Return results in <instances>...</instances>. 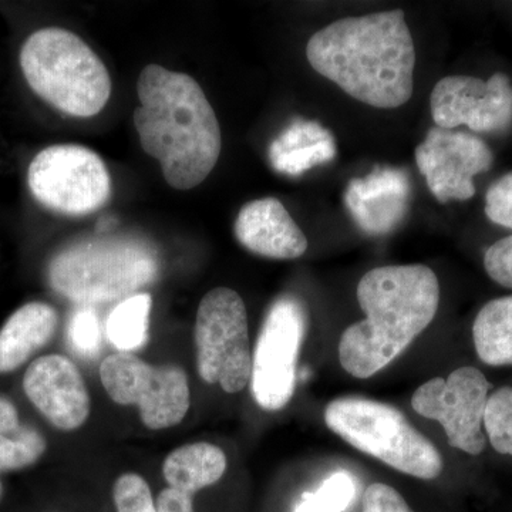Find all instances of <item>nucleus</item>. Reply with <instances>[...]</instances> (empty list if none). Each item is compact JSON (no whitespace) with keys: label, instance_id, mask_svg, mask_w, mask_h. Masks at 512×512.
Returning <instances> with one entry per match:
<instances>
[{"label":"nucleus","instance_id":"4468645a","mask_svg":"<svg viewBox=\"0 0 512 512\" xmlns=\"http://www.w3.org/2000/svg\"><path fill=\"white\" fill-rule=\"evenodd\" d=\"M23 390L56 429L74 431L89 419L92 410L89 390L79 367L69 357H37L23 376Z\"/></svg>","mask_w":512,"mask_h":512},{"label":"nucleus","instance_id":"aec40b11","mask_svg":"<svg viewBox=\"0 0 512 512\" xmlns=\"http://www.w3.org/2000/svg\"><path fill=\"white\" fill-rule=\"evenodd\" d=\"M473 339L485 365H512V295L485 303L474 320Z\"/></svg>","mask_w":512,"mask_h":512},{"label":"nucleus","instance_id":"a878e982","mask_svg":"<svg viewBox=\"0 0 512 512\" xmlns=\"http://www.w3.org/2000/svg\"><path fill=\"white\" fill-rule=\"evenodd\" d=\"M485 215L494 224L512 229V173L505 174L488 188Z\"/></svg>","mask_w":512,"mask_h":512},{"label":"nucleus","instance_id":"412c9836","mask_svg":"<svg viewBox=\"0 0 512 512\" xmlns=\"http://www.w3.org/2000/svg\"><path fill=\"white\" fill-rule=\"evenodd\" d=\"M46 448L43 434L20 421L15 404L0 396V471L33 466L46 453Z\"/></svg>","mask_w":512,"mask_h":512},{"label":"nucleus","instance_id":"2eb2a0df","mask_svg":"<svg viewBox=\"0 0 512 512\" xmlns=\"http://www.w3.org/2000/svg\"><path fill=\"white\" fill-rule=\"evenodd\" d=\"M410 181L399 168H376L365 178L350 181L346 207L369 235H384L402 222L409 210Z\"/></svg>","mask_w":512,"mask_h":512},{"label":"nucleus","instance_id":"9d476101","mask_svg":"<svg viewBox=\"0 0 512 512\" xmlns=\"http://www.w3.org/2000/svg\"><path fill=\"white\" fill-rule=\"evenodd\" d=\"M306 330L305 305L291 295L276 299L266 315L252 355V396L266 412H278L291 402Z\"/></svg>","mask_w":512,"mask_h":512},{"label":"nucleus","instance_id":"f3484780","mask_svg":"<svg viewBox=\"0 0 512 512\" xmlns=\"http://www.w3.org/2000/svg\"><path fill=\"white\" fill-rule=\"evenodd\" d=\"M59 315L53 306L30 302L13 312L0 329V375L12 373L55 336Z\"/></svg>","mask_w":512,"mask_h":512},{"label":"nucleus","instance_id":"7c9ffc66","mask_svg":"<svg viewBox=\"0 0 512 512\" xmlns=\"http://www.w3.org/2000/svg\"><path fill=\"white\" fill-rule=\"evenodd\" d=\"M2 495H3V485H2V481H0V500H2Z\"/></svg>","mask_w":512,"mask_h":512},{"label":"nucleus","instance_id":"39448f33","mask_svg":"<svg viewBox=\"0 0 512 512\" xmlns=\"http://www.w3.org/2000/svg\"><path fill=\"white\" fill-rule=\"evenodd\" d=\"M20 67L30 89L73 117H94L109 103V70L92 47L62 28L37 30L20 50Z\"/></svg>","mask_w":512,"mask_h":512},{"label":"nucleus","instance_id":"0eeeda50","mask_svg":"<svg viewBox=\"0 0 512 512\" xmlns=\"http://www.w3.org/2000/svg\"><path fill=\"white\" fill-rule=\"evenodd\" d=\"M200 377L225 393L242 392L251 382L247 306L234 289L215 288L202 298L195 320Z\"/></svg>","mask_w":512,"mask_h":512},{"label":"nucleus","instance_id":"ddd939ff","mask_svg":"<svg viewBox=\"0 0 512 512\" xmlns=\"http://www.w3.org/2000/svg\"><path fill=\"white\" fill-rule=\"evenodd\" d=\"M493 151L481 138L433 127L416 148V163L427 187L441 204L476 195L473 178L493 168Z\"/></svg>","mask_w":512,"mask_h":512},{"label":"nucleus","instance_id":"c85d7f7f","mask_svg":"<svg viewBox=\"0 0 512 512\" xmlns=\"http://www.w3.org/2000/svg\"><path fill=\"white\" fill-rule=\"evenodd\" d=\"M363 512H414L399 491L390 485H369L363 497Z\"/></svg>","mask_w":512,"mask_h":512},{"label":"nucleus","instance_id":"1a4fd4ad","mask_svg":"<svg viewBox=\"0 0 512 512\" xmlns=\"http://www.w3.org/2000/svg\"><path fill=\"white\" fill-rule=\"evenodd\" d=\"M100 379L113 402L138 407L147 429H171L190 410V383L183 367L148 365L133 353L116 352L101 362Z\"/></svg>","mask_w":512,"mask_h":512},{"label":"nucleus","instance_id":"393cba45","mask_svg":"<svg viewBox=\"0 0 512 512\" xmlns=\"http://www.w3.org/2000/svg\"><path fill=\"white\" fill-rule=\"evenodd\" d=\"M113 500L117 512H157L150 485L140 474L127 473L117 478Z\"/></svg>","mask_w":512,"mask_h":512},{"label":"nucleus","instance_id":"6e6552de","mask_svg":"<svg viewBox=\"0 0 512 512\" xmlns=\"http://www.w3.org/2000/svg\"><path fill=\"white\" fill-rule=\"evenodd\" d=\"M29 190L47 210L84 217L110 201L111 175L99 154L76 144L40 151L28 170Z\"/></svg>","mask_w":512,"mask_h":512},{"label":"nucleus","instance_id":"f8f14e48","mask_svg":"<svg viewBox=\"0 0 512 512\" xmlns=\"http://www.w3.org/2000/svg\"><path fill=\"white\" fill-rule=\"evenodd\" d=\"M436 127L453 130L467 126L476 133H503L512 124V86L508 76L490 79L447 76L434 86L430 97Z\"/></svg>","mask_w":512,"mask_h":512},{"label":"nucleus","instance_id":"4be33fe9","mask_svg":"<svg viewBox=\"0 0 512 512\" xmlns=\"http://www.w3.org/2000/svg\"><path fill=\"white\" fill-rule=\"evenodd\" d=\"M153 299L148 293H136L123 299L107 319V336L111 345L121 353H133L148 342Z\"/></svg>","mask_w":512,"mask_h":512},{"label":"nucleus","instance_id":"9b49d317","mask_svg":"<svg viewBox=\"0 0 512 512\" xmlns=\"http://www.w3.org/2000/svg\"><path fill=\"white\" fill-rule=\"evenodd\" d=\"M491 383L477 367L464 366L447 379L434 377L414 392V412L439 421L446 431L448 444L470 456L483 453L485 406Z\"/></svg>","mask_w":512,"mask_h":512},{"label":"nucleus","instance_id":"20e7f679","mask_svg":"<svg viewBox=\"0 0 512 512\" xmlns=\"http://www.w3.org/2000/svg\"><path fill=\"white\" fill-rule=\"evenodd\" d=\"M160 261L147 242L96 237L64 248L50 261L53 291L80 305H97L136 295L156 281Z\"/></svg>","mask_w":512,"mask_h":512},{"label":"nucleus","instance_id":"7ed1b4c3","mask_svg":"<svg viewBox=\"0 0 512 512\" xmlns=\"http://www.w3.org/2000/svg\"><path fill=\"white\" fill-rule=\"evenodd\" d=\"M356 295L365 319L343 332L339 360L350 376L369 379L402 355L436 318L440 284L426 265L382 266L360 279Z\"/></svg>","mask_w":512,"mask_h":512},{"label":"nucleus","instance_id":"bb28decb","mask_svg":"<svg viewBox=\"0 0 512 512\" xmlns=\"http://www.w3.org/2000/svg\"><path fill=\"white\" fill-rule=\"evenodd\" d=\"M484 268L494 282L512 289V235L500 239L487 249Z\"/></svg>","mask_w":512,"mask_h":512},{"label":"nucleus","instance_id":"f257e3e1","mask_svg":"<svg viewBox=\"0 0 512 512\" xmlns=\"http://www.w3.org/2000/svg\"><path fill=\"white\" fill-rule=\"evenodd\" d=\"M306 57L367 106L397 109L412 97L416 49L403 10L336 20L311 37Z\"/></svg>","mask_w":512,"mask_h":512},{"label":"nucleus","instance_id":"423d86ee","mask_svg":"<svg viewBox=\"0 0 512 512\" xmlns=\"http://www.w3.org/2000/svg\"><path fill=\"white\" fill-rule=\"evenodd\" d=\"M326 426L362 453L420 480L443 473L436 446L390 404L363 397H340L325 410Z\"/></svg>","mask_w":512,"mask_h":512},{"label":"nucleus","instance_id":"cd10ccee","mask_svg":"<svg viewBox=\"0 0 512 512\" xmlns=\"http://www.w3.org/2000/svg\"><path fill=\"white\" fill-rule=\"evenodd\" d=\"M70 340L74 348L90 355L96 352L100 342V326L96 313L90 309L74 313L69 326Z\"/></svg>","mask_w":512,"mask_h":512},{"label":"nucleus","instance_id":"dca6fc26","mask_svg":"<svg viewBox=\"0 0 512 512\" xmlns=\"http://www.w3.org/2000/svg\"><path fill=\"white\" fill-rule=\"evenodd\" d=\"M235 238L252 254L269 259L301 258L308 239L276 198L248 202L235 220Z\"/></svg>","mask_w":512,"mask_h":512},{"label":"nucleus","instance_id":"b1692460","mask_svg":"<svg viewBox=\"0 0 512 512\" xmlns=\"http://www.w3.org/2000/svg\"><path fill=\"white\" fill-rule=\"evenodd\" d=\"M484 429L497 453L512 456V387H500L488 396Z\"/></svg>","mask_w":512,"mask_h":512},{"label":"nucleus","instance_id":"f03ea898","mask_svg":"<svg viewBox=\"0 0 512 512\" xmlns=\"http://www.w3.org/2000/svg\"><path fill=\"white\" fill-rule=\"evenodd\" d=\"M137 94L134 126L167 184L187 191L204 183L220 158L222 136L200 84L188 74L148 64L138 77Z\"/></svg>","mask_w":512,"mask_h":512},{"label":"nucleus","instance_id":"a211bd4d","mask_svg":"<svg viewBox=\"0 0 512 512\" xmlns=\"http://www.w3.org/2000/svg\"><path fill=\"white\" fill-rule=\"evenodd\" d=\"M336 156V144L329 130L316 121L298 119L269 147L272 167L286 175H301Z\"/></svg>","mask_w":512,"mask_h":512},{"label":"nucleus","instance_id":"c756f323","mask_svg":"<svg viewBox=\"0 0 512 512\" xmlns=\"http://www.w3.org/2000/svg\"><path fill=\"white\" fill-rule=\"evenodd\" d=\"M157 512H194L192 495L174 487L165 488L156 500Z\"/></svg>","mask_w":512,"mask_h":512},{"label":"nucleus","instance_id":"5701e85b","mask_svg":"<svg viewBox=\"0 0 512 512\" xmlns=\"http://www.w3.org/2000/svg\"><path fill=\"white\" fill-rule=\"evenodd\" d=\"M356 495V481L346 471L326 478L315 493L303 494L295 512H343Z\"/></svg>","mask_w":512,"mask_h":512},{"label":"nucleus","instance_id":"6ab92c4d","mask_svg":"<svg viewBox=\"0 0 512 512\" xmlns=\"http://www.w3.org/2000/svg\"><path fill=\"white\" fill-rule=\"evenodd\" d=\"M227 467V456L220 447L200 441L171 451L163 463V476L170 487L194 495L218 483Z\"/></svg>","mask_w":512,"mask_h":512}]
</instances>
